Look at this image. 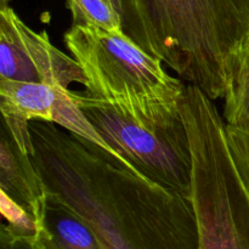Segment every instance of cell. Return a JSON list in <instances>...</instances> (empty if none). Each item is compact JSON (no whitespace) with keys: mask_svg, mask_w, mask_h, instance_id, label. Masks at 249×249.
Wrapping results in <instances>:
<instances>
[{"mask_svg":"<svg viewBox=\"0 0 249 249\" xmlns=\"http://www.w3.org/2000/svg\"><path fill=\"white\" fill-rule=\"evenodd\" d=\"M65 43L87 78V92L142 124L180 119L185 87L125 32L72 26Z\"/></svg>","mask_w":249,"mask_h":249,"instance_id":"obj_4","label":"cell"},{"mask_svg":"<svg viewBox=\"0 0 249 249\" xmlns=\"http://www.w3.org/2000/svg\"><path fill=\"white\" fill-rule=\"evenodd\" d=\"M61 88L44 83L0 79L2 118H15L29 123L32 121L51 123Z\"/></svg>","mask_w":249,"mask_h":249,"instance_id":"obj_9","label":"cell"},{"mask_svg":"<svg viewBox=\"0 0 249 249\" xmlns=\"http://www.w3.org/2000/svg\"><path fill=\"white\" fill-rule=\"evenodd\" d=\"M72 96L131 172L191 197V147L182 117L167 124H142L87 91L72 90Z\"/></svg>","mask_w":249,"mask_h":249,"instance_id":"obj_5","label":"cell"},{"mask_svg":"<svg viewBox=\"0 0 249 249\" xmlns=\"http://www.w3.org/2000/svg\"><path fill=\"white\" fill-rule=\"evenodd\" d=\"M0 79L66 89L73 83L87 85L75 58L56 48L46 32L29 28L9 4L0 11Z\"/></svg>","mask_w":249,"mask_h":249,"instance_id":"obj_6","label":"cell"},{"mask_svg":"<svg viewBox=\"0 0 249 249\" xmlns=\"http://www.w3.org/2000/svg\"><path fill=\"white\" fill-rule=\"evenodd\" d=\"M72 26L99 27L112 33L124 32L118 0H65Z\"/></svg>","mask_w":249,"mask_h":249,"instance_id":"obj_11","label":"cell"},{"mask_svg":"<svg viewBox=\"0 0 249 249\" xmlns=\"http://www.w3.org/2000/svg\"><path fill=\"white\" fill-rule=\"evenodd\" d=\"M0 209L6 225L1 226V242L24 243L29 246L39 232V226L36 218L16 201L0 191Z\"/></svg>","mask_w":249,"mask_h":249,"instance_id":"obj_12","label":"cell"},{"mask_svg":"<svg viewBox=\"0 0 249 249\" xmlns=\"http://www.w3.org/2000/svg\"><path fill=\"white\" fill-rule=\"evenodd\" d=\"M181 113L192 157L197 249H249V178L214 100L186 84Z\"/></svg>","mask_w":249,"mask_h":249,"instance_id":"obj_3","label":"cell"},{"mask_svg":"<svg viewBox=\"0 0 249 249\" xmlns=\"http://www.w3.org/2000/svg\"><path fill=\"white\" fill-rule=\"evenodd\" d=\"M229 140L249 178V134L226 125Z\"/></svg>","mask_w":249,"mask_h":249,"instance_id":"obj_13","label":"cell"},{"mask_svg":"<svg viewBox=\"0 0 249 249\" xmlns=\"http://www.w3.org/2000/svg\"><path fill=\"white\" fill-rule=\"evenodd\" d=\"M10 0H1V5H5V4H9Z\"/></svg>","mask_w":249,"mask_h":249,"instance_id":"obj_14","label":"cell"},{"mask_svg":"<svg viewBox=\"0 0 249 249\" xmlns=\"http://www.w3.org/2000/svg\"><path fill=\"white\" fill-rule=\"evenodd\" d=\"M224 101L226 125L249 134V43L241 55Z\"/></svg>","mask_w":249,"mask_h":249,"instance_id":"obj_10","label":"cell"},{"mask_svg":"<svg viewBox=\"0 0 249 249\" xmlns=\"http://www.w3.org/2000/svg\"><path fill=\"white\" fill-rule=\"evenodd\" d=\"M28 249H101V246L84 219L48 190L41 229Z\"/></svg>","mask_w":249,"mask_h":249,"instance_id":"obj_8","label":"cell"},{"mask_svg":"<svg viewBox=\"0 0 249 249\" xmlns=\"http://www.w3.org/2000/svg\"><path fill=\"white\" fill-rule=\"evenodd\" d=\"M34 167L46 190L84 219L101 249H197L191 197L131 172L53 123L31 122Z\"/></svg>","mask_w":249,"mask_h":249,"instance_id":"obj_1","label":"cell"},{"mask_svg":"<svg viewBox=\"0 0 249 249\" xmlns=\"http://www.w3.org/2000/svg\"><path fill=\"white\" fill-rule=\"evenodd\" d=\"M0 146V191L23 206L36 218L40 231L48 195L43 179L31 157L18 150L4 124Z\"/></svg>","mask_w":249,"mask_h":249,"instance_id":"obj_7","label":"cell"},{"mask_svg":"<svg viewBox=\"0 0 249 249\" xmlns=\"http://www.w3.org/2000/svg\"><path fill=\"white\" fill-rule=\"evenodd\" d=\"M136 44L212 100L224 99L249 43V0H118Z\"/></svg>","mask_w":249,"mask_h":249,"instance_id":"obj_2","label":"cell"}]
</instances>
